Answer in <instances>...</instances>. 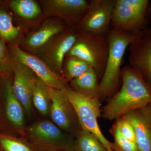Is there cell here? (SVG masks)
<instances>
[{
    "mask_svg": "<svg viewBox=\"0 0 151 151\" xmlns=\"http://www.w3.org/2000/svg\"><path fill=\"white\" fill-rule=\"evenodd\" d=\"M114 139V146L122 151H139L137 144L127 139L122 134L118 125L115 122L110 130Z\"/></svg>",
    "mask_w": 151,
    "mask_h": 151,
    "instance_id": "23",
    "label": "cell"
},
{
    "mask_svg": "<svg viewBox=\"0 0 151 151\" xmlns=\"http://www.w3.org/2000/svg\"><path fill=\"white\" fill-rule=\"evenodd\" d=\"M89 63L74 56H65L63 64V77L70 81L79 77L92 68Z\"/></svg>",
    "mask_w": 151,
    "mask_h": 151,
    "instance_id": "21",
    "label": "cell"
},
{
    "mask_svg": "<svg viewBox=\"0 0 151 151\" xmlns=\"http://www.w3.org/2000/svg\"><path fill=\"white\" fill-rule=\"evenodd\" d=\"M0 143L5 151H33L25 143L12 138L0 137Z\"/></svg>",
    "mask_w": 151,
    "mask_h": 151,
    "instance_id": "25",
    "label": "cell"
},
{
    "mask_svg": "<svg viewBox=\"0 0 151 151\" xmlns=\"http://www.w3.org/2000/svg\"><path fill=\"white\" fill-rule=\"evenodd\" d=\"M51 105L50 115L53 122L70 134L77 135L82 129L66 90L48 87Z\"/></svg>",
    "mask_w": 151,
    "mask_h": 151,
    "instance_id": "8",
    "label": "cell"
},
{
    "mask_svg": "<svg viewBox=\"0 0 151 151\" xmlns=\"http://www.w3.org/2000/svg\"><path fill=\"white\" fill-rule=\"evenodd\" d=\"M99 78L96 71L92 68L83 75L69 81V87L87 98L99 97L100 99Z\"/></svg>",
    "mask_w": 151,
    "mask_h": 151,
    "instance_id": "18",
    "label": "cell"
},
{
    "mask_svg": "<svg viewBox=\"0 0 151 151\" xmlns=\"http://www.w3.org/2000/svg\"><path fill=\"white\" fill-rule=\"evenodd\" d=\"M122 85L103 107L102 116L117 120L130 111L151 104V89L129 65L122 68Z\"/></svg>",
    "mask_w": 151,
    "mask_h": 151,
    "instance_id": "1",
    "label": "cell"
},
{
    "mask_svg": "<svg viewBox=\"0 0 151 151\" xmlns=\"http://www.w3.org/2000/svg\"><path fill=\"white\" fill-rule=\"evenodd\" d=\"M141 32H122L110 28L107 35L109 45L108 60L99 84L100 98L112 96L118 91L122 78L121 66L125 52Z\"/></svg>",
    "mask_w": 151,
    "mask_h": 151,
    "instance_id": "2",
    "label": "cell"
},
{
    "mask_svg": "<svg viewBox=\"0 0 151 151\" xmlns=\"http://www.w3.org/2000/svg\"><path fill=\"white\" fill-rule=\"evenodd\" d=\"M129 65L151 89V28L141 32L129 46Z\"/></svg>",
    "mask_w": 151,
    "mask_h": 151,
    "instance_id": "11",
    "label": "cell"
},
{
    "mask_svg": "<svg viewBox=\"0 0 151 151\" xmlns=\"http://www.w3.org/2000/svg\"><path fill=\"white\" fill-rule=\"evenodd\" d=\"M107 36L78 30L75 43L65 56H74L86 61L102 78L108 60Z\"/></svg>",
    "mask_w": 151,
    "mask_h": 151,
    "instance_id": "3",
    "label": "cell"
},
{
    "mask_svg": "<svg viewBox=\"0 0 151 151\" xmlns=\"http://www.w3.org/2000/svg\"><path fill=\"white\" fill-rule=\"evenodd\" d=\"M123 117L134 128L139 151H151V104L130 111Z\"/></svg>",
    "mask_w": 151,
    "mask_h": 151,
    "instance_id": "15",
    "label": "cell"
},
{
    "mask_svg": "<svg viewBox=\"0 0 151 151\" xmlns=\"http://www.w3.org/2000/svg\"><path fill=\"white\" fill-rule=\"evenodd\" d=\"M67 25L55 17L45 19L37 29L28 32L18 46L26 52L37 55L53 37L65 30Z\"/></svg>",
    "mask_w": 151,
    "mask_h": 151,
    "instance_id": "13",
    "label": "cell"
},
{
    "mask_svg": "<svg viewBox=\"0 0 151 151\" xmlns=\"http://www.w3.org/2000/svg\"><path fill=\"white\" fill-rule=\"evenodd\" d=\"M48 87L41 79L36 76L33 84L32 102L38 111L44 115L48 113L50 108Z\"/></svg>",
    "mask_w": 151,
    "mask_h": 151,
    "instance_id": "20",
    "label": "cell"
},
{
    "mask_svg": "<svg viewBox=\"0 0 151 151\" xmlns=\"http://www.w3.org/2000/svg\"><path fill=\"white\" fill-rule=\"evenodd\" d=\"M116 122L122 134L128 140L137 144L134 130L130 122L122 116L116 120Z\"/></svg>",
    "mask_w": 151,
    "mask_h": 151,
    "instance_id": "26",
    "label": "cell"
},
{
    "mask_svg": "<svg viewBox=\"0 0 151 151\" xmlns=\"http://www.w3.org/2000/svg\"><path fill=\"white\" fill-rule=\"evenodd\" d=\"M6 44L0 38V76L9 78L12 74V59Z\"/></svg>",
    "mask_w": 151,
    "mask_h": 151,
    "instance_id": "24",
    "label": "cell"
},
{
    "mask_svg": "<svg viewBox=\"0 0 151 151\" xmlns=\"http://www.w3.org/2000/svg\"><path fill=\"white\" fill-rule=\"evenodd\" d=\"M66 91L75 108L81 129L94 135L108 151H114V145L103 135L97 122L98 118L102 116L100 98H87L73 91L68 85Z\"/></svg>",
    "mask_w": 151,
    "mask_h": 151,
    "instance_id": "4",
    "label": "cell"
},
{
    "mask_svg": "<svg viewBox=\"0 0 151 151\" xmlns=\"http://www.w3.org/2000/svg\"><path fill=\"white\" fill-rule=\"evenodd\" d=\"M7 5L12 12L19 27L27 32L45 19L43 12L38 2L34 0H11Z\"/></svg>",
    "mask_w": 151,
    "mask_h": 151,
    "instance_id": "16",
    "label": "cell"
},
{
    "mask_svg": "<svg viewBox=\"0 0 151 151\" xmlns=\"http://www.w3.org/2000/svg\"><path fill=\"white\" fill-rule=\"evenodd\" d=\"M116 4V0L89 1L88 11L76 26L77 30L107 36Z\"/></svg>",
    "mask_w": 151,
    "mask_h": 151,
    "instance_id": "9",
    "label": "cell"
},
{
    "mask_svg": "<svg viewBox=\"0 0 151 151\" xmlns=\"http://www.w3.org/2000/svg\"><path fill=\"white\" fill-rule=\"evenodd\" d=\"M2 1H0V3H1L2 2Z\"/></svg>",
    "mask_w": 151,
    "mask_h": 151,
    "instance_id": "29",
    "label": "cell"
},
{
    "mask_svg": "<svg viewBox=\"0 0 151 151\" xmlns=\"http://www.w3.org/2000/svg\"><path fill=\"white\" fill-rule=\"evenodd\" d=\"M4 3H0V38L8 45H19L27 32L14 24L13 14Z\"/></svg>",
    "mask_w": 151,
    "mask_h": 151,
    "instance_id": "17",
    "label": "cell"
},
{
    "mask_svg": "<svg viewBox=\"0 0 151 151\" xmlns=\"http://www.w3.org/2000/svg\"><path fill=\"white\" fill-rule=\"evenodd\" d=\"M114 151H122L120 150H119V149H117V148H116V147H115V146H114Z\"/></svg>",
    "mask_w": 151,
    "mask_h": 151,
    "instance_id": "28",
    "label": "cell"
},
{
    "mask_svg": "<svg viewBox=\"0 0 151 151\" xmlns=\"http://www.w3.org/2000/svg\"></svg>",
    "mask_w": 151,
    "mask_h": 151,
    "instance_id": "30",
    "label": "cell"
},
{
    "mask_svg": "<svg viewBox=\"0 0 151 151\" xmlns=\"http://www.w3.org/2000/svg\"><path fill=\"white\" fill-rule=\"evenodd\" d=\"M12 59L14 93L26 111H29L32 104L33 84L36 75L26 65Z\"/></svg>",
    "mask_w": 151,
    "mask_h": 151,
    "instance_id": "14",
    "label": "cell"
},
{
    "mask_svg": "<svg viewBox=\"0 0 151 151\" xmlns=\"http://www.w3.org/2000/svg\"><path fill=\"white\" fill-rule=\"evenodd\" d=\"M8 46L12 58L29 68L48 87L66 90L68 85L65 78L55 73L38 56L23 51L17 45Z\"/></svg>",
    "mask_w": 151,
    "mask_h": 151,
    "instance_id": "12",
    "label": "cell"
},
{
    "mask_svg": "<svg viewBox=\"0 0 151 151\" xmlns=\"http://www.w3.org/2000/svg\"><path fill=\"white\" fill-rule=\"evenodd\" d=\"M149 0H116L111 28L124 32H137L147 27L146 16Z\"/></svg>",
    "mask_w": 151,
    "mask_h": 151,
    "instance_id": "5",
    "label": "cell"
},
{
    "mask_svg": "<svg viewBox=\"0 0 151 151\" xmlns=\"http://www.w3.org/2000/svg\"><path fill=\"white\" fill-rule=\"evenodd\" d=\"M77 33L76 27H68L53 37L37 55L52 71L63 78V60L75 43Z\"/></svg>",
    "mask_w": 151,
    "mask_h": 151,
    "instance_id": "7",
    "label": "cell"
},
{
    "mask_svg": "<svg viewBox=\"0 0 151 151\" xmlns=\"http://www.w3.org/2000/svg\"><path fill=\"white\" fill-rule=\"evenodd\" d=\"M33 145L40 151H74L75 140L49 121L34 124L28 129Z\"/></svg>",
    "mask_w": 151,
    "mask_h": 151,
    "instance_id": "6",
    "label": "cell"
},
{
    "mask_svg": "<svg viewBox=\"0 0 151 151\" xmlns=\"http://www.w3.org/2000/svg\"><path fill=\"white\" fill-rule=\"evenodd\" d=\"M146 16L149 21L151 20V1L149 2L146 11Z\"/></svg>",
    "mask_w": 151,
    "mask_h": 151,
    "instance_id": "27",
    "label": "cell"
},
{
    "mask_svg": "<svg viewBox=\"0 0 151 151\" xmlns=\"http://www.w3.org/2000/svg\"><path fill=\"white\" fill-rule=\"evenodd\" d=\"M45 19L55 17L63 21L68 27L80 23L88 11L89 1L86 0H40Z\"/></svg>",
    "mask_w": 151,
    "mask_h": 151,
    "instance_id": "10",
    "label": "cell"
},
{
    "mask_svg": "<svg viewBox=\"0 0 151 151\" xmlns=\"http://www.w3.org/2000/svg\"><path fill=\"white\" fill-rule=\"evenodd\" d=\"M5 78L4 89L7 117L18 129H22L24 125V119L22 104L14 93L12 81L9 78Z\"/></svg>",
    "mask_w": 151,
    "mask_h": 151,
    "instance_id": "19",
    "label": "cell"
},
{
    "mask_svg": "<svg viewBox=\"0 0 151 151\" xmlns=\"http://www.w3.org/2000/svg\"><path fill=\"white\" fill-rule=\"evenodd\" d=\"M74 142V151H108L90 132L81 129Z\"/></svg>",
    "mask_w": 151,
    "mask_h": 151,
    "instance_id": "22",
    "label": "cell"
}]
</instances>
